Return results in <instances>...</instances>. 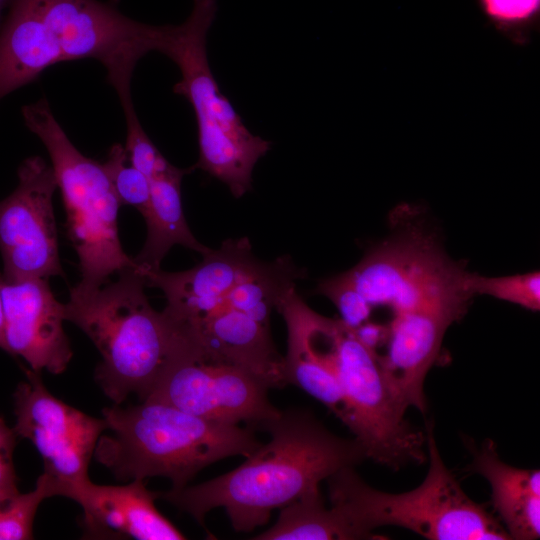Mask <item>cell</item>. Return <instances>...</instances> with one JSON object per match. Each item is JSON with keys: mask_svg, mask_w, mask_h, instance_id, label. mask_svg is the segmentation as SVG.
<instances>
[{"mask_svg": "<svg viewBox=\"0 0 540 540\" xmlns=\"http://www.w3.org/2000/svg\"><path fill=\"white\" fill-rule=\"evenodd\" d=\"M258 431L270 434L237 468L208 481L156 492L205 527V517L222 507L233 529L250 532L268 523L272 512L305 493L320 489V483L345 467H355L366 458L353 438L328 430L305 408H288L265 422Z\"/></svg>", "mask_w": 540, "mask_h": 540, "instance_id": "1", "label": "cell"}, {"mask_svg": "<svg viewBox=\"0 0 540 540\" xmlns=\"http://www.w3.org/2000/svg\"><path fill=\"white\" fill-rule=\"evenodd\" d=\"M161 26L99 0H10L0 28V100L65 61L93 58L107 73L157 51Z\"/></svg>", "mask_w": 540, "mask_h": 540, "instance_id": "2", "label": "cell"}, {"mask_svg": "<svg viewBox=\"0 0 540 540\" xmlns=\"http://www.w3.org/2000/svg\"><path fill=\"white\" fill-rule=\"evenodd\" d=\"M278 310L287 334L335 377L343 396L342 423L363 448L366 458L399 469L427 460L426 433L405 419L407 409L379 360L341 319L311 309L292 288Z\"/></svg>", "mask_w": 540, "mask_h": 540, "instance_id": "3", "label": "cell"}, {"mask_svg": "<svg viewBox=\"0 0 540 540\" xmlns=\"http://www.w3.org/2000/svg\"><path fill=\"white\" fill-rule=\"evenodd\" d=\"M117 274L116 281L96 289L71 288L63 316L98 349L102 361L95 380L120 405L131 393L145 400L187 340L149 303L139 265Z\"/></svg>", "mask_w": 540, "mask_h": 540, "instance_id": "4", "label": "cell"}, {"mask_svg": "<svg viewBox=\"0 0 540 540\" xmlns=\"http://www.w3.org/2000/svg\"><path fill=\"white\" fill-rule=\"evenodd\" d=\"M102 415L110 434L100 436L96 460L118 479L161 476L175 490L205 467L228 457H248L262 444L247 426L202 419L156 400L114 404Z\"/></svg>", "mask_w": 540, "mask_h": 540, "instance_id": "5", "label": "cell"}, {"mask_svg": "<svg viewBox=\"0 0 540 540\" xmlns=\"http://www.w3.org/2000/svg\"><path fill=\"white\" fill-rule=\"evenodd\" d=\"M426 477L416 488L389 493L368 485L345 467L328 479L329 499L357 539H383L375 529L394 526L429 540H507L501 522L472 500L447 468L432 423L425 428Z\"/></svg>", "mask_w": 540, "mask_h": 540, "instance_id": "6", "label": "cell"}, {"mask_svg": "<svg viewBox=\"0 0 540 540\" xmlns=\"http://www.w3.org/2000/svg\"><path fill=\"white\" fill-rule=\"evenodd\" d=\"M217 13L216 0H193L191 12L179 25L162 26L158 52L180 71L173 86L193 108L201 169L229 188L235 198L252 189V172L271 142L254 135L222 94L207 54V34Z\"/></svg>", "mask_w": 540, "mask_h": 540, "instance_id": "7", "label": "cell"}, {"mask_svg": "<svg viewBox=\"0 0 540 540\" xmlns=\"http://www.w3.org/2000/svg\"><path fill=\"white\" fill-rule=\"evenodd\" d=\"M21 114L26 127L46 147L63 198L67 235L81 272L75 287L96 289L112 274L138 266L121 246L117 222L121 205L103 163L73 145L45 98L24 105Z\"/></svg>", "mask_w": 540, "mask_h": 540, "instance_id": "8", "label": "cell"}, {"mask_svg": "<svg viewBox=\"0 0 540 540\" xmlns=\"http://www.w3.org/2000/svg\"><path fill=\"white\" fill-rule=\"evenodd\" d=\"M202 256L199 264L180 272L140 267L146 286L164 293L162 311L180 332L231 309L270 324L272 310L304 276L288 255L259 260L247 237L228 239Z\"/></svg>", "mask_w": 540, "mask_h": 540, "instance_id": "9", "label": "cell"}, {"mask_svg": "<svg viewBox=\"0 0 540 540\" xmlns=\"http://www.w3.org/2000/svg\"><path fill=\"white\" fill-rule=\"evenodd\" d=\"M345 273L370 312H384L385 320L430 308L465 314L474 297L464 264L416 226L397 230Z\"/></svg>", "mask_w": 540, "mask_h": 540, "instance_id": "10", "label": "cell"}, {"mask_svg": "<svg viewBox=\"0 0 540 540\" xmlns=\"http://www.w3.org/2000/svg\"><path fill=\"white\" fill-rule=\"evenodd\" d=\"M269 387L235 366L212 362L192 347L168 365L149 396L202 419L245 423L253 431L280 413L268 397Z\"/></svg>", "mask_w": 540, "mask_h": 540, "instance_id": "11", "label": "cell"}, {"mask_svg": "<svg viewBox=\"0 0 540 540\" xmlns=\"http://www.w3.org/2000/svg\"><path fill=\"white\" fill-rule=\"evenodd\" d=\"M26 378L13 394L16 435L33 443L43 472L57 483L58 496L89 479L88 466L103 432L104 418L89 416L52 395L40 372L24 369Z\"/></svg>", "mask_w": 540, "mask_h": 540, "instance_id": "12", "label": "cell"}, {"mask_svg": "<svg viewBox=\"0 0 540 540\" xmlns=\"http://www.w3.org/2000/svg\"><path fill=\"white\" fill-rule=\"evenodd\" d=\"M18 184L0 201L2 276L10 281L63 275L53 194L57 188L51 165L40 156L19 166Z\"/></svg>", "mask_w": 540, "mask_h": 540, "instance_id": "13", "label": "cell"}, {"mask_svg": "<svg viewBox=\"0 0 540 540\" xmlns=\"http://www.w3.org/2000/svg\"><path fill=\"white\" fill-rule=\"evenodd\" d=\"M6 352L20 356L36 372L61 374L73 351L63 329V303L48 279L10 281L0 274Z\"/></svg>", "mask_w": 540, "mask_h": 540, "instance_id": "14", "label": "cell"}, {"mask_svg": "<svg viewBox=\"0 0 540 540\" xmlns=\"http://www.w3.org/2000/svg\"><path fill=\"white\" fill-rule=\"evenodd\" d=\"M64 497L83 510L86 535L97 538L182 540L186 537L156 508V492L135 479L122 486L97 485L90 479L69 487Z\"/></svg>", "mask_w": 540, "mask_h": 540, "instance_id": "15", "label": "cell"}, {"mask_svg": "<svg viewBox=\"0 0 540 540\" xmlns=\"http://www.w3.org/2000/svg\"><path fill=\"white\" fill-rule=\"evenodd\" d=\"M471 473L482 476L491 488V500L510 539L535 540L540 535V471L505 463L496 444L486 439L479 446L468 441Z\"/></svg>", "mask_w": 540, "mask_h": 540, "instance_id": "16", "label": "cell"}, {"mask_svg": "<svg viewBox=\"0 0 540 540\" xmlns=\"http://www.w3.org/2000/svg\"><path fill=\"white\" fill-rule=\"evenodd\" d=\"M191 168L171 165L165 172L149 179L150 201L143 216L147 225V238L134 258L142 268L158 269L162 259L174 245H182L201 255L211 248L201 244L190 231L182 207L181 183Z\"/></svg>", "mask_w": 540, "mask_h": 540, "instance_id": "17", "label": "cell"}, {"mask_svg": "<svg viewBox=\"0 0 540 540\" xmlns=\"http://www.w3.org/2000/svg\"><path fill=\"white\" fill-rule=\"evenodd\" d=\"M255 540H356L342 516L324 504L320 489L280 508L277 521Z\"/></svg>", "mask_w": 540, "mask_h": 540, "instance_id": "18", "label": "cell"}, {"mask_svg": "<svg viewBox=\"0 0 540 540\" xmlns=\"http://www.w3.org/2000/svg\"><path fill=\"white\" fill-rule=\"evenodd\" d=\"M132 74L123 72L108 81L116 90L125 115L127 135L124 149L127 159L132 166L151 179L168 170L172 164L160 153L138 119L131 94Z\"/></svg>", "mask_w": 540, "mask_h": 540, "instance_id": "19", "label": "cell"}, {"mask_svg": "<svg viewBox=\"0 0 540 540\" xmlns=\"http://www.w3.org/2000/svg\"><path fill=\"white\" fill-rule=\"evenodd\" d=\"M58 496L55 480L43 472L28 493L0 495V540L32 539L37 509L46 498Z\"/></svg>", "mask_w": 540, "mask_h": 540, "instance_id": "20", "label": "cell"}, {"mask_svg": "<svg viewBox=\"0 0 540 540\" xmlns=\"http://www.w3.org/2000/svg\"><path fill=\"white\" fill-rule=\"evenodd\" d=\"M468 287L473 296L487 295L530 311L540 310V272L489 277L469 273Z\"/></svg>", "mask_w": 540, "mask_h": 540, "instance_id": "21", "label": "cell"}, {"mask_svg": "<svg viewBox=\"0 0 540 540\" xmlns=\"http://www.w3.org/2000/svg\"><path fill=\"white\" fill-rule=\"evenodd\" d=\"M103 166L120 205L132 206L144 216L150 201V180L129 163L124 146L112 145Z\"/></svg>", "mask_w": 540, "mask_h": 540, "instance_id": "22", "label": "cell"}, {"mask_svg": "<svg viewBox=\"0 0 540 540\" xmlns=\"http://www.w3.org/2000/svg\"><path fill=\"white\" fill-rule=\"evenodd\" d=\"M316 292L330 299L340 313V319L355 329L370 318V308L351 284L345 272L319 282Z\"/></svg>", "mask_w": 540, "mask_h": 540, "instance_id": "23", "label": "cell"}, {"mask_svg": "<svg viewBox=\"0 0 540 540\" xmlns=\"http://www.w3.org/2000/svg\"><path fill=\"white\" fill-rule=\"evenodd\" d=\"M486 12L502 23H519L532 18L539 0H481Z\"/></svg>", "mask_w": 540, "mask_h": 540, "instance_id": "24", "label": "cell"}, {"mask_svg": "<svg viewBox=\"0 0 540 540\" xmlns=\"http://www.w3.org/2000/svg\"><path fill=\"white\" fill-rule=\"evenodd\" d=\"M13 455L0 454V495H12L18 491Z\"/></svg>", "mask_w": 540, "mask_h": 540, "instance_id": "25", "label": "cell"}, {"mask_svg": "<svg viewBox=\"0 0 540 540\" xmlns=\"http://www.w3.org/2000/svg\"><path fill=\"white\" fill-rule=\"evenodd\" d=\"M16 437L14 429H11L0 417V454L13 455Z\"/></svg>", "mask_w": 540, "mask_h": 540, "instance_id": "26", "label": "cell"}, {"mask_svg": "<svg viewBox=\"0 0 540 540\" xmlns=\"http://www.w3.org/2000/svg\"><path fill=\"white\" fill-rule=\"evenodd\" d=\"M0 349L6 351V344L4 338V316H3V304L0 290Z\"/></svg>", "mask_w": 540, "mask_h": 540, "instance_id": "27", "label": "cell"}, {"mask_svg": "<svg viewBox=\"0 0 540 540\" xmlns=\"http://www.w3.org/2000/svg\"><path fill=\"white\" fill-rule=\"evenodd\" d=\"M10 0H0V28L4 20V12L7 11Z\"/></svg>", "mask_w": 540, "mask_h": 540, "instance_id": "28", "label": "cell"}]
</instances>
